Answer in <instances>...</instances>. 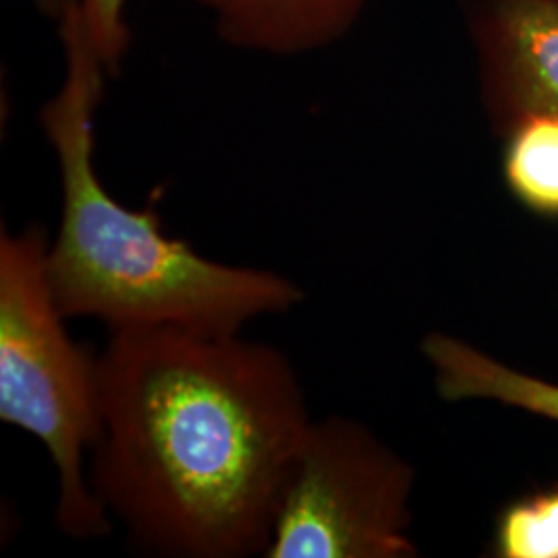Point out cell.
<instances>
[{
    "mask_svg": "<svg viewBox=\"0 0 558 558\" xmlns=\"http://www.w3.org/2000/svg\"><path fill=\"white\" fill-rule=\"evenodd\" d=\"M89 484L141 550L265 555L311 424L292 362L240 333L112 331L100 354Z\"/></svg>",
    "mask_w": 558,
    "mask_h": 558,
    "instance_id": "obj_1",
    "label": "cell"
},
{
    "mask_svg": "<svg viewBox=\"0 0 558 558\" xmlns=\"http://www.w3.org/2000/svg\"><path fill=\"white\" fill-rule=\"evenodd\" d=\"M59 21L64 77L40 122L59 166V232L46 260L60 313L101 320L110 331L240 333L253 319L299 306L304 292L292 279L207 259L168 236L151 205L131 209L110 195L96 168V112L110 71L77 7Z\"/></svg>",
    "mask_w": 558,
    "mask_h": 558,
    "instance_id": "obj_2",
    "label": "cell"
},
{
    "mask_svg": "<svg viewBox=\"0 0 558 558\" xmlns=\"http://www.w3.org/2000/svg\"><path fill=\"white\" fill-rule=\"evenodd\" d=\"M40 226L0 236V420L34 435L59 474L57 525L69 538L114 530L85 456L101 433L100 354L66 331L48 279Z\"/></svg>",
    "mask_w": 558,
    "mask_h": 558,
    "instance_id": "obj_3",
    "label": "cell"
},
{
    "mask_svg": "<svg viewBox=\"0 0 558 558\" xmlns=\"http://www.w3.org/2000/svg\"><path fill=\"white\" fill-rule=\"evenodd\" d=\"M416 472L359 420H311L279 495L267 558H412Z\"/></svg>",
    "mask_w": 558,
    "mask_h": 558,
    "instance_id": "obj_4",
    "label": "cell"
},
{
    "mask_svg": "<svg viewBox=\"0 0 558 558\" xmlns=\"http://www.w3.org/2000/svg\"><path fill=\"white\" fill-rule=\"evenodd\" d=\"M470 21L482 100L500 135L534 114L558 117V0H478Z\"/></svg>",
    "mask_w": 558,
    "mask_h": 558,
    "instance_id": "obj_5",
    "label": "cell"
},
{
    "mask_svg": "<svg viewBox=\"0 0 558 558\" xmlns=\"http://www.w3.org/2000/svg\"><path fill=\"white\" fill-rule=\"evenodd\" d=\"M207 9L223 41L240 50L296 57L343 38L368 0H191Z\"/></svg>",
    "mask_w": 558,
    "mask_h": 558,
    "instance_id": "obj_6",
    "label": "cell"
},
{
    "mask_svg": "<svg viewBox=\"0 0 558 558\" xmlns=\"http://www.w3.org/2000/svg\"><path fill=\"white\" fill-rule=\"evenodd\" d=\"M420 352L430 364L442 401H493L558 422V383L539 379L442 331L428 333Z\"/></svg>",
    "mask_w": 558,
    "mask_h": 558,
    "instance_id": "obj_7",
    "label": "cell"
},
{
    "mask_svg": "<svg viewBox=\"0 0 558 558\" xmlns=\"http://www.w3.org/2000/svg\"><path fill=\"white\" fill-rule=\"evenodd\" d=\"M505 180L530 211L558 220V117L534 114L507 133Z\"/></svg>",
    "mask_w": 558,
    "mask_h": 558,
    "instance_id": "obj_8",
    "label": "cell"
},
{
    "mask_svg": "<svg viewBox=\"0 0 558 558\" xmlns=\"http://www.w3.org/2000/svg\"><path fill=\"white\" fill-rule=\"evenodd\" d=\"M495 557L558 558V486L515 500L500 513Z\"/></svg>",
    "mask_w": 558,
    "mask_h": 558,
    "instance_id": "obj_9",
    "label": "cell"
},
{
    "mask_svg": "<svg viewBox=\"0 0 558 558\" xmlns=\"http://www.w3.org/2000/svg\"><path fill=\"white\" fill-rule=\"evenodd\" d=\"M41 4L57 17L64 9L77 7L108 71H119L131 41V29L126 23L129 0H41Z\"/></svg>",
    "mask_w": 558,
    "mask_h": 558,
    "instance_id": "obj_10",
    "label": "cell"
}]
</instances>
